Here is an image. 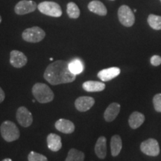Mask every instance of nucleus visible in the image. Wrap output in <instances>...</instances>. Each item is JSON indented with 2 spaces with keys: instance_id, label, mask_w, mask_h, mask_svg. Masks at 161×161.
<instances>
[{
  "instance_id": "obj_1",
  "label": "nucleus",
  "mask_w": 161,
  "mask_h": 161,
  "mask_svg": "<svg viewBox=\"0 0 161 161\" xmlns=\"http://www.w3.org/2000/svg\"><path fill=\"white\" fill-rule=\"evenodd\" d=\"M43 77L52 85H58L74 81L76 75L69 69V62L59 60L50 64L46 67Z\"/></svg>"
},
{
  "instance_id": "obj_2",
  "label": "nucleus",
  "mask_w": 161,
  "mask_h": 161,
  "mask_svg": "<svg viewBox=\"0 0 161 161\" xmlns=\"http://www.w3.org/2000/svg\"><path fill=\"white\" fill-rule=\"evenodd\" d=\"M32 94L38 102L46 104L54 99V92L46 84L36 83L32 87Z\"/></svg>"
},
{
  "instance_id": "obj_3",
  "label": "nucleus",
  "mask_w": 161,
  "mask_h": 161,
  "mask_svg": "<svg viewBox=\"0 0 161 161\" xmlns=\"http://www.w3.org/2000/svg\"><path fill=\"white\" fill-rule=\"evenodd\" d=\"M0 132L2 137L6 142H13L19 138L20 132L19 128L16 125L14 122L7 120L3 122L0 126Z\"/></svg>"
},
{
  "instance_id": "obj_4",
  "label": "nucleus",
  "mask_w": 161,
  "mask_h": 161,
  "mask_svg": "<svg viewBox=\"0 0 161 161\" xmlns=\"http://www.w3.org/2000/svg\"><path fill=\"white\" fill-rule=\"evenodd\" d=\"M23 39L29 43H39L46 37V32L38 26L24 30L22 35Z\"/></svg>"
},
{
  "instance_id": "obj_5",
  "label": "nucleus",
  "mask_w": 161,
  "mask_h": 161,
  "mask_svg": "<svg viewBox=\"0 0 161 161\" xmlns=\"http://www.w3.org/2000/svg\"><path fill=\"white\" fill-rule=\"evenodd\" d=\"M37 8L43 14L53 17H60L62 15L60 6L55 2H43L37 5Z\"/></svg>"
},
{
  "instance_id": "obj_6",
  "label": "nucleus",
  "mask_w": 161,
  "mask_h": 161,
  "mask_svg": "<svg viewBox=\"0 0 161 161\" xmlns=\"http://www.w3.org/2000/svg\"><path fill=\"white\" fill-rule=\"evenodd\" d=\"M118 17L121 24L125 27H131L135 22L134 12L128 5H122L119 8Z\"/></svg>"
},
{
  "instance_id": "obj_7",
  "label": "nucleus",
  "mask_w": 161,
  "mask_h": 161,
  "mask_svg": "<svg viewBox=\"0 0 161 161\" xmlns=\"http://www.w3.org/2000/svg\"><path fill=\"white\" fill-rule=\"evenodd\" d=\"M140 149L142 153L148 156L156 157L160 154L158 142L152 138L148 139L142 142L140 145Z\"/></svg>"
},
{
  "instance_id": "obj_8",
  "label": "nucleus",
  "mask_w": 161,
  "mask_h": 161,
  "mask_svg": "<svg viewBox=\"0 0 161 161\" xmlns=\"http://www.w3.org/2000/svg\"><path fill=\"white\" fill-rule=\"evenodd\" d=\"M16 117L19 124L24 128H28L33 122V116H32L31 113L24 106L19 107L18 108L17 114H16Z\"/></svg>"
},
{
  "instance_id": "obj_9",
  "label": "nucleus",
  "mask_w": 161,
  "mask_h": 161,
  "mask_svg": "<svg viewBox=\"0 0 161 161\" xmlns=\"http://www.w3.org/2000/svg\"><path fill=\"white\" fill-rule=\"evenodd\" d=\"M37 8L35 2L31 0H22L16 5L14 11L18 15H24L34 12Z\"/></svg>"
},
{
  "instance_id": "obj_10",
  "label": "nucleus",
  "mask_w": 161,
  "mask_h": 161,
  "mask_svg": "<svg viewBox=\"0 0 161 161\" xmlns=\"http://www.w3.org/2000/svg\"><path fill=\"white\" fill-rule=\"evenodd\" d=\"M28 58L25 54L18 50H13L10 54V63L14 67L22 68L27 64Z\"/></svg>"
},
{
  "instance_id": "obj_11",
  "label": "nucleus",
  "mask_w": 161,
  "mask_h": 161,
  "mask_svg": "<svg viewBox=\"0 0 161 161\" xmlns=\"http://www.w3.org/2000/svg\"><path fill=\"white\" fill-rule=\"evenodd\" d=\"M95 104V99L90 96H80L75 102V108L80 112H86L89 110Z\"/></svg>"
},
{
  "instance_id": "obj_12",
  "label": "nucleus",
  "mask_w": 161,
  "mask_h": 161,
  "mask_svg": "<svg viewBox=\"0 0 161 161\" xmlns=\"http://www.w3.org/2000/svg\"><path fill=\"white\" fill-rule=\"evenodd\" d=\"M121 70L118 67H110L108 69H102L98 72V78L102 81H109L117 77L120 74Z\"/></svg>"
},
{
  "instance_id": "obj_13",
  "label": "nucleus",
  "mask_w": 161,
  "mask_h": 161,
  "mask_svg": "<svg viewBox=\"0 0 161 161\" xmlns=\"http://www.w3.org/2000/svg\"><path fill=\"white\" fill-rule=\"evenodd\" d=\"M55 126L56 129L64 134H72L75 128L73 122L65 119H60L56 121Z\"/></svg>"
},
{
  "instance_id": "obj_14",
  "label": "nucleus",
  "mask_w": 161,
  "mask_h": 161,
  "mask_svg": "<svg viewBox=\"0 0 161 161\" xmlns=\"http://www.w3.org/2000/svg\"><path fill=\"white\" fill-rule=\"evenodd\" d=\"M120 111V104L113 102L107 108L104 113V118L107 122H112L116 118Z\"/></svg>"
},
{
  "instance_id": "obj_15",
  "label": "nucleus",
  "mask_w": 161,
  "mask_h": 161,
  "mask_svg": "<svg viewBox=\"0 0 161 161\" xmlns=\"http://www.w3.org/2000/svg\"><path fill=\"white\" fill-rule=\"evenodd\" d=\"M48 148L52 152H58L62 148L61 137L56 134H49L47 136Z\"/></svg>"
},
{
  "instance_id": "obj_16",
  "label": "nucleus",
  "mask_w": 161,
  "mask_h": 161,
  "mask_svg": "<svg viewBox=\"0 0 161 161\" xmlns=\"http://www.w3.org/2000/svg\"><path fill=\"white\" fill-rule=\"evenodd\" d=\"M95 153L98 158L104 159L107 155V139L105 136H100L95 146Z\"/></svg>"
},
{
  "instance_id": "obj_17",
  "label": "nucleus",
  "mask_w": 161,
  "mask_h": 161,
  "mask_svg": "<svg viewBox=\"0 0 161 161\" xmlns=\"http://www.w3.org/2000/svg\"><path fill=\"white\" fill-rule=\"evenodd\" d=\"M105 84L96 80H87L82 84V87L86 92H101L105 89Z\"/></svg>"
},
{
  "instance_id": "obj_18",
  "label": "nucleus",
  "mask_w": 161,
  "mask_h": 161,
  "mask_svg": "<svg viewBox=\"0 0 161 161\" xmlns=\"http://www.w3.org/2000/svg\"><path fill=\"white\" fill-rule=\"evenodd\" d=\"M88 9L92 13L99 16H105L108 14V10L104 4L98 0L90 2L88 5Z\"/></svg>"
},
{
  "instance_id": "obj_19",
  "label": "nucleus",
  "mask_w": 161,
  "mask_h": 161,
  "mask_svg": "<svg viewBox=\"0 0 161 161\" xmlns=\"http://www.w3.org/2000/svg\"><path fill=\"white\" fill-rule=\"evenodd\" d=\"M145 121V116L140 112L135 111L130 114L128 123L132 129H136L142 125Z\"/></svg>"
},
{
  "instance_id": "obj_20",
  "label": "nucleus",
  "mask_w": 161,
  "mask_h": 161,
  "mask_svg": "<svg viewBox=\"0 0 161 161\" xmlns=\"http://www.w3.org/2000/svg\"><path fill=\"white\" fill-rule=\"evenodd\" d=\"M122 148V141L120 136L114 135L110 140V150L113 157H116L119 154Z\"/></svg>"
},
{
  "instance_id": "obj_21",
  "label": "nucleus",
  "mask_w": 161,
  "mask_h": 161,
  "mask_svg": "<svg viewBox=\"0 0 161 161\" xmlns=\"http://www.w3.org/2000/svg\"><path fill=\"white\" fill-rule=\"evenodd\" d=\"M84 152L76 148H71L68 152L65 161H84Z\"/></svg>"
},
{
  "instance_id": "obj_22",
  "label": "nucleus",
  "mask_w": 161,
  "mask_h": 161,
  "mask_svg": "<svg viewBox=\"0 0 161 161\" xmlns=\"http://www.w3.org/2000/svg\"><path fill=\"white\" fill-rule=\"evenodd\" d=\"M69 66L71 72L76 75L81 73L84 70V64L81 60L79 59H74L71 60L69 62Z\"/></svg>"
},
{
  "instance_id": "obj_23",
  "label": "nucleus",
  "mask_w": 161,
  "mask_h": 161,
  "mask_svg": "<svg viewBox=\"0 0 161 161\" xmlns=\"http://www.w3.org/2000/svg\"><path fill=\"white\" fill-rule=\"evenodd\" d=\"M66 12H67L68 16L72 19H77L80 16V10L78 8V5L74 3L67 4Z\"/></svg>"
},
{
  "instance_id": "obj_24",
  "label": "nucleus",
  "mask_w": 161,
  "mask_h": 161,
  "mask_svg": "<svg viewBox=\"0 0 161 161\" xmlns=\"http://www.w3.org/2000/svg\"><path fill=\"white\" fill-rule=\"evenodd\" d=\"M148 23L154 30H161V17L160 16L150 14L148 17Z\"/></svg>"
},
{
  "instance_id": "obj_25",
  "label": "nucleus",
  "mask_w": 161,
  "mask_h": 161,
  "mask_svg": "<svg viewBox=\"0 0 161 161\" xmlns=\"http://www.w3.org/2000/svg\"><path fill=\"white\" fill-rule=\"evenodd\" d=\"M29 161H48V159L46 156L39 154L35 152H31L28 155Z\"/></svg>"
},
{
  "instance_id": "obj_26",
  "label": "nucleus",
  "mask_w": 161,
  "mask_h": 161,
  "mask_svg": "<svg viewBox=\"0 0 161 161\" xmlns=\"http://www.w3.org/2000/svg\"><path fill=\"white\" fill-rule=\"evenodd\" d=\"M153 104L157 112L161 113V93L156 94L153 98Z\"/></svg>"
},
{
  "instance_id": "obj_27",
  "label": "nucleus",
  "mask_w": 161,
  "mask_h": 161,
  "mask_svg": "<svg viewBox=\"0 0 161 161\" xmlns=\"http://www.w3.org/2000/svg\"><path fill=\"white\" fill-rule=\"evenodd\" d=\"M151 64L152 65L154 66H158L161 64V57L159 55H153L152 58H151L150 60Z\"/></svg>"
},
{
  "instance_id": "obj_28",
  "label": "nucleus",
  "mask_w": 161,
  "mask_h": 161,
  "mask_svg": "<svg viewBox=\"0 0 161 161\" xmlns=\"http://www.w3.org/2000/svg\"><path fill=\"white\" fill-rule=\"evenodd\" d=\"M5 92H4L3 90L0 87V104H1L2 102L5 100Z\"/></svg>"
},
{
  "instance_id": "obj_29",
  "label": "nucleus",
  "mask_w": 161,
  "mask_h": 161,
  "mask_svg": "<svg viewBox=\"0 0 161 161\" xmlns=\"http://www.w3.org/2000/svg\"><path fill=\"white\" fill-rule=\"evenodd\" d=\"M2 161H13L11 160V159H10V158H5V159H4V160H3Z\"/></svg>"
},
{
  "instance_id": "obj_30",
  "label": "nucleus",
  "mask_w": 161,
  "mask_h": 161,
  "mask_svg": "<svg viewBox=\"0 0 161 161\" xmlns=\"http://www.w3.org/2000/svg\"><path fill=\"white\" fill-rule=\"evenodd\" d=\"M2 23V17L0 16V23Z\"/></svg>"
},
{
  "instance_id": "obj_31",
  "label": "nucleus",
  "mask_w": 161,
  "mask_h": 161,
  "mask_svg": "<svg viewBox=\"0 0 161 161\" xmlns=\"http://www.w3.org/2000/svg\"><path fill=\"white\" fill-rule=\"evenodd\" d=\"M134 12H136V9H134Z\"/></svg>"
},
{
  "instance_id": "obj_32",
  "label": "nucleus",
  "mask_w": 161,
  "mask_h": 161,
  "mask_svg": "<svg viewBox=\"0 0 161 161\" xmlns=\"http://www.w3.org/2000/svg\"><path fill=\"white\" fill-rule=\"evenodd\" d=\"M111 1H114V0H111Z\"/></svg>"
},
{
  "instance_id": "obj_33",
  "label": "nucleus",
  "mask_w": 161,
  "mask_h": 161,
  "mask_svg": "<svg viewBox=\"0 0 161 161\" xmlns=\"http://www.w3.org/2000/svg\"><path fill=\"white\" fill-rule=\"evenodd\" d=\"M160 2H161V0H160Z\"/></svg>"
}]
</instances>
